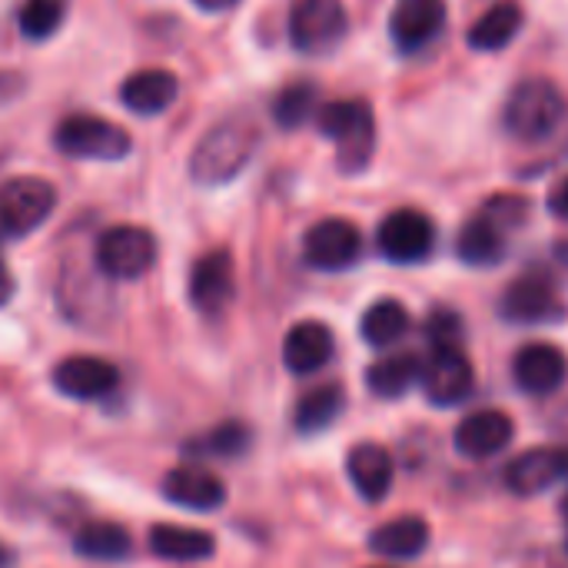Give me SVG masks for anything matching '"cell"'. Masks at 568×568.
<instances>
[{"label": "cell", "mask_w": 568, "mask_h": 568, "mask_svg": "<svg viewBox=\"0 0 568 568\" xmlns=\"http://www.w3.org/2000/svg\"><path fill=\"white\" fill-rule=\"evenodd\" d=\"M256 146H260V126L250 116H243V113L223 116L193 146L190 176L200 186H223L246 170Z\"/></svg>", "instance_id": "1"}, {"label": "cell", "mask_w": 568, "mask_h": 568, "mask_svg": "<svg viewBox=\"0 0 568 568\" xmlns=\"http://www.w3.org/2000/svg\"><path fill=\"white\" fill-rule=\"evenodd\" d=\"M316 126L336 143V160L343 173H359L369 166L376 150V120L366 100H333L320 106Z\"/></svg>", "instance_id": "2"}, {"label": "cell", "mask_w": 568, "mask_h": 568, "mask_svg": "<svg viewBox=\"0 0 568 568\" xmlns=\"http://www.w3.org/2000/svg\"><path fill=\"white\" fill-rule=\"evenodd\" d=\"M566 116V97L562 90L546 80V77H529L523 80L509 100H506V110H503V123L506 130L516 136V140H526V143H539L546 136H552V130L562 123Z\"/></svg>", "instance_id": "3"}, {"label": "cell", "mask_w": 568, "mask_h": 568, "mask_svg": "<svg viewBox=\"0 0 568 568\" xmlns=\"http://www.w3.org/2000/svg\"><path fill=\"white\" fill-rule=\"evenodd\" d=\"M53 143L70 160H123L133 150V140L123 126L93 113L63 116L53 130Z\"/></svg>", "instance_id": "4"}, {"label": "cell", "mask_w": 568, "mask_h": 568, "mask_svg": "<svg viewBox=\"0 0 568 568\" xmlns=\"http://www.w3.org/2000/svg\"><path fill=\"white\" fill-rule=\"evenodd\" d=\"M93 263L106 280H140L156 263V240L150 230L120 223L97 236Z\"/></svg>", "instance_id": "5"}, {"label": "cell", "mask_w": 568, "mask_h": 568, "mask_svg": "<svg viewBox=\"0 0 568 568\" xmlns=\"http://www.w3.org/2000/svg\"><path fill=\"white\" fill-rule=\"evenodd\" d=\"M346 30L349 17L339 0H296L290 7V40L300 53H329L339 47Z\"/></svg>", "instance_id": "6"}, {"label": "cell", "mask_w": 568, "mask_h": 568, "mask_svg": "<svg viewBox=\"0 0 568 568\" xmlns=\"http://www.w3.org/2000/svg\"><path fill=\"white\" fill-rule=\"evenodd\" d=\"M57 206V190L43 176H13L0 186V230L7 236L33 233Z\"/></svg>", "instance_id": "7"}, {"label": "cell", "mask_w": 568, "mask_h": 568, "mask_svg": "<svg viewBox=\"0 0 568 568\" xmlns=\"http://www.w3.org/2000/svg\"><path fill=\"white\" fill-rule=\"evenodd\" d=\"M499 310L509 323H519V326H542V323H556L566 316L562 293L546 273H529L509 283Z\"/></svg>", "instance_id": "8"}, {"label": "cell", "mask_w": 568, "mask_h": 568, "mask_svg": "<svg viewBox=\"0 0 568 568\" xmlns=\"http://www.w3.org/2000/svg\"><path fill=\"white\" fill-rule=\"evenodd\" d=\"M376 243L389 263H419L436 246V226L423 210L403 206L379 223Z\"/></svg>", "instance_id": "9"}, {"label": "cell", "mask_w": 568, "mask_h": 568, "mask_svg": "<svg viewBox=\"0 0 568 568\" xmlns=\"http://www.w3.org/2000/svg\"><path fill=\"white\" fill-rule=\"evenodd\" d=\"M359 253H363V233L343 216L320 220L316 226H310V233L303 240L306 263L323 273L349 270L359 260Z\"/></svg>", "instance_id": "10"}, {"label": "cell", "mask_w": 568, "mask_h": 568, "mask_svg": "<svg viewBox=\"0 0 568 568\" xmlns=\"http://www.w3.org/2000/svg\"><path fill=\"white\" fill-rule=\"evenodd\" d=\"M476 373L469 356H463L459 346H443L433 349V356L423 359L419 386L433 406H459L473 393Z\"/></svg>", "instance_id": "11"}, {"label": "cell", "mask_w": 568, "mask_h": 568, "mask_svg": "<svg viewBox=\"0 0 568 568\" xmlns=\"http://www.w3.org/2000/svg\"><path fill=\"white\" fill-rule=\"evenodd\" d=\"M446 27V0H396L389 13L393 43L403 53H416L433 43Z\"/></svg>", "instance_id": "12"}, {"label": "cell", "mask_w": 568, "mask_h": 568, "mask_svg": "<svg viewBox=\"0 0 568 568\" xmlns=\"http://www.w3.org/2000/svg\"><path fill=\"white\" fill-rule=\"evenodd\" d=\"M163 496L180 509L213 513L226 503V486L213 469L196 466V463H183L163 476Z\"/></svg>", "instance_id": "13"}, {"label": "cell", "mask_w": 568, "mask_h": 568, "mask_svg": "<svg viewBox=\"0 0 568 568\" xmlns=\"http://www.w3.org/2000/svg\"><path fill=\"white\" fill-rule=\"evenodd\" d=\"M568 376L566 353L552 343H526L513 359V379L529 396L556 393Z\"/></svg>", "instance_id": "14"}, {"label": "cell", "mask_w": 568, "mask_h": 568, "mask_svg": "<svg viewBox=\"0 0 568 568\" xmlns=\"http://www.w3.org/2000/svg\"><path fill=\"white\" fill-rule=\"evenodd\" d=\"M513 436H516L513 416H506L503 409H479L456 426V453L476 463L493 459L513 443Z\"/></svg>", "instance_id": "15"}, {"label": "cell", "mask_w": 568, "mask_h": 568, "mask_svg": "<svg viewBox=\"0 0 568 568\" xmlns=\"http://www.w3.org/2000/svg\"><path fill=\"white\" fill-rule=\"evenodd\" d=\"M562 479H568V446H562V449L539 446V449L516 456L506 466V486L516 496H539Z\"/></svg>", "instance_id": "16"}, {"label": "cell", "mask_w": 568, "mask_h": 568, "mask_svg": "<svg viewBox=\"0 0 568 568\" xmlns=\"http://www.w3.org/2000/svg\"><path fill=\"white\" fill-rule=\"evenodd\" d=\"M120 373L100 356H67L53 366V386L70 399H103L116 389Z\"/></svg>", "instance_id": "17"}, {"label": "cell", "mask_w": 568, "mask_h": 568, "mask_svg": "<svg viewBox=\"0 0 568 568\" xmlns=\"http://www.w3.org/2000/svg\"><path fill=\"white\" fill-rule=\"evenodd\" d=\"M233 256L226 250L203 253L190 270V303L200 313H220L233 300Z\"/></svg>", "instance_id": "18"}, {"label": "cell", "mask_w": 568, "mask_h": 568, "mask_svg": "<svg viewBox=\"0 0 568 568\" xmlns=\"http://www.w3.org/2000/svg\"><path fill=\"white\" fill-rule=\"evenodd\" d=\"M333 349H336L333 329L320 320H303L283 339V363L296 376H313L333 359Z\"/></svg>", "instance_id": "19"}, {"label": "cell", "mask_w": 568, "mask_h": 568, "mask_svg": "<svg viewBox=\"0 0 568 568\" xmlns=\"http://www.w3.org/2000/svg\"><path fill=\"white\" fill-rule=\"evenodd\" d=\"M346 473H349L353 489L366 503H383L389 496V489H393L396 463H393V456H389L386 446H379V443H359L346 456Z\"/></svg>", "instance_id": "20"}, {"label": "cell", "mask_w": 568, "mask_h": 568, "mask_svg": "<svg viewBox=\"0 0 568 568\" xmlns=\"http://www.w3.org/2000/svg\"><path fill=\"white\" fill-rule=\"evenodd\" d=\"M176 93H180L176 77L170 70H160V67L136 70L120 83V100L136 116H156V113L170 110Z\"/></svg>", "instance_id": "21"}, {"label": "cell", "mask_w": 568, "mask_h": 568, "mask_svg": "<svg viewBox=\"0 0 568 568\" xmlns=\"http://www.w3.org/2000/svg\"><path fill=\"white\" fill-rule=\"evenodd\" d=\"M506 223H499L486 206L479 216H473L456 240V253L469 266H493L506 256Z\"/></svg>", "instance_id": "22"}, {"label": "cell", "mask_w": 568, "mask_h": 568, "mask_svg": "<svg viewBox=\"0 0 568 568\" xmlns=\"http://www.w3.org/2000/svg\"><path fill=\"white\" fill-rule=\"evenodd\" d=\"M150 549L166 562H203L216 552V539L203 529L160 523L150 529Z\"/></svg>", "instance_id": "23"}, {"label": "cell", "mask_w": 568, "mask_h": 568, "mask_svg": "<svg viewBox=\"0 0 568 568\" xmlns=\"http://www.w3.org/2000/svg\"><path fill=\"white\" fill-rule=\"evenodd\" d=\"M429 546V526L419 516H399L369 536V549L383 559H416Z\"/></svg>", "instance_id": "24"}, {"label": "cell", "mask_w": 568, "mask_h": 568, "mask_svg": "<svg viewBox=\"0 0 568 568\" xmlns=\"http://www.w3.org/2000/svg\"><path fill=\"white\" fill-rule=\"evenodd\" d=\"M523 30V10L513 0L493 3L466 33V43L479 53H496L503 47H509Z\"/></svg>", "instance_id": "25"}, {"label": "cell", "mask_w": 568, "mask_h": 568, "mask_svg": "<svg viewBox=\"0 0 568 568\" xmlns=\"http://www.w3.org/2000/svg\"><path fill=\"white\" fill-rule=\"evenodd\" d=\"M419 373H423V359L413 353H396V356H383L366 369V386L379 396V399H399L406 396L413 386H419Z\"/></svg>", "instance_id": "26"}, {"label": "cell", "mask_w": 568, "mask_h": 568, "mask_svg": "<svg viewBox=\"0 0 568 568\" xmlns=\"http://www.w3.org/2000/svg\"><path fill=\"white\" fill-rule=\"evenodd\" d=\"M409 326H413V316L399 300H376L359 320L363 339L369 346H376V349H386V346L399 343L409 333Z\"/></svg>", "instance_id": "27"}, {"label": "cell", "mask_w": 568, "mask_h": 568, "mask_svg": "<svg viewBox=\"0 0 568 568\" xmlns=\"http://www.w3.org/2000/svg\"><path fill=\"white\" fill-rule=\"evenodd\" d=\"M343 406H346V393H343L336 383H326V386L310 389V393L296 403L293 423H296V429H300L303 436H316V433L329 429V426L339 419Z\"/></svg>", "instance_id": "28"}, {"label": "cell", "mask_w": 568, "mask_h": 568, "mask_svg": "<svg viewBox=\"0 0 568 568\" xmlns=\"http://www.w3.org/2000/svg\"><path fill=\"white\" fill-rule=\"evenodd\" d=\"M73 549L83 559H93V562H120V559L130 556L133 539L116 523H87V526H80V532L73 539Z\"/></svg>", "instance_id": "29"}, {"label": "cell", "mask_w": 568, "mask_h": 568, "mask_svg": "<svg viewBox=\"0 0 568 568\" xmlns=\"http://www.w3.org/2000/svg\"><path fill=\"white\" fill-rule=\"evenodd\" d=\"M316 103H320V93L313 83H290L273 103V120L283 130H296L316 113Z\"/></svg>", "instance_id": "30"}, {"label": "cell", "mask_w": 568, "mask_h": 568, "mask_svg": "<svg viewBox=\"0 0 568 568\" xmlns=\"http://www.w3.org/2000/svg\"><path fill=\"white\" fill-rule=\"evenodd\" d=\"M250 426L246 423H240V419H230V423H220L213 433H206L196 446H193V453H200V456H213V459H236V456H243L246 449H250Z\"/></svg>", "instance_id": "31"}, {"label": "cell", "mask_w": 568, "mask_h": 568, "mask_svg": "<svg viewBox=\"0 0 568 568\" xmlns=\"http://www.w3.org/2000/svg\"><path fill=\"white\" fill-rule=\"evenodd\" d=\"M63 0H23L20 13H17V23H20V33L30 37V40H47L60 30L63 23Z\"/></svg>", "instance_id": "32"}, {"label": "cell", "mask_w": 568, "mask_h": 568, "mask_svg": "<svg viewBox=\"0 0 568 568\" xmlns=\"http://www.w3.org/2000/svg\"><path fill=\"white\" fill-rule=\"evenodd\" d=\"M423 333H426V339L433 343V349L459 346V339H463V316H459L456 310L439 306V310H433V313L426 316Z\"/></svg>", "instance_id": "33"}, {"label": "cell", "mask_w": 568, "mask_h": 568, "mask_svg": "<svg viewBox=\"0 0 568 568\" xmlns=\"http://www.w3.org/2000/svg\"><path fill=\"white\" fill-rule=\"evenodd\" d=\"M549 210H552L559 220H566L568 223V176H562V180L549 190Z\"/></svg>", "instance_id": "34"}, {"label": "cell", "mask_w": 568, "mask_h": 568, "mask_svg": "<svg viewBox=\"0 0 568 568\" xmlns=\"http://www.w3.org/2000/svg\"><path fill=\"white\" fill-rule=\"evenodd\" d=\"M13 296V276H10V270H7V263L0 260V306L7 303Z\"/></svg>", "instance_id": "35"}, {"label": "cell", "mask_w": 568, "mask_h": 568, "mask_svg": "<svg viewBox=\"0 0 568 568\" xmlns=\"http://www.w3.org/2000/svg\"><path fill=\"white\" fill-rule=\"evenodd\" d=\"M200 10H210V13H216V10H226V7H233V3H240V0H193Z\"/></svg>", "instance_id": "36"}, {"label": "cell", "mask_w": 568, "mask_h": 568, "mask_svg": "<svg viewBox=\"0 0 568 568\" xmlns=\"http://www.w3.org/2000/svg\"><path fill=\"white\" fill-rule=\"evenodd\" d=\"M556 256H559V263H566L568 266V240H559V243H556Z\"/></svg>", "instance_id": "37"}, {"label": "cell", "mask_w": 568, "mask_h": 568, "mask_svg": "<svg viewBox=\"0 0 568 568\" xmlns=\"http://www.w3.org/2000/svg\"><path fill=\"white\" fill-rule=\"evenodd\" d=\"M10 562H13V552H10V549H7V546L0 542V568H7Z\"/></svg>", "instance_id": "38"}, {"label": "cell", "mask_w": 568, "mask_h": 568, "mask_svg": "<svg viewBox=\"0 0 568 568\" xmlns=\"http://www.w3.org/2000/svg\"><path fill=\"white\" fill-rule=\"evenodd\" d=\"M562 519H566V523H568V496H566V499H562Z\"/></svg>", "instance_id": "39"}, {"label": "cell", "mask_w": 568, "mask_h": 568, "mask_svg": "<svg viewBox=\"0 0 568 568\" xmlns=\"http://www.w3.org/2000/svg\"><path fill=\"white\" fill-rule=\"evenodd\" d=\"M566 552H568V539H566Z\"/></svg>", "instance_id": "40"}]
</instances>
